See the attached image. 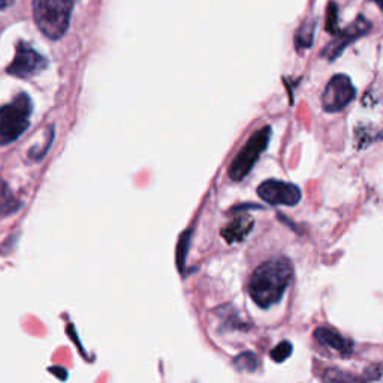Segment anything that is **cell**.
<instances>
[{"instance_id":"cell-1","label":"cell","mask_w":383,"mask_h":383,"mask_svg":"<svg viewBox=\"0 0 383 383\" xmlns=\"http://www.w3.org/2000/svg\"><path fill=\"white\" fill-rule=\"evenodd\" d=\"M293 277L292 262L284 256H276L260 264L249 280V295L260 309L277 304Z\"/></svg>"},{"instance_id":"cell-2","label":"cell","mask_w":383,"mask_h":383,"mask_svg":"<svg viewBox=\"0 0 383 383\" xmlns=\"http://www.w3.org/2000/svg\"><path fill=\"white\" fill-rule=\"evenodd\" d=\"M72 0H34V17L43 36L57 41L67 34L72 17Z\"/></svg>"},{"instance_id":"cell-3","label":"cell","mask_w":383,"mask_h":383,"mask_svg":"<svg viewBox=\"0 0 383 383\" xmlns=\"http://www.w3.org/2000/svg\"><path fill=\"white\" fill-rule=\"evenodd\" d=\"M34 104L29 95L21 93L15 99L0 108V144L6 146L17 141L30 126Z\"/></svg>"},{"instance_id":"cell-4","label":"cell","mask_w":383,"mask_h":383,"mask_svg":"<svg viewBox=\"0 0 383 383\" xmlns=\"http://www.w3.org/2000/svg\"><path fill=\"white\" fill-rule=\"evenodd\" d=\"M271 138V127L264 126L262 129L256 130V132L251 135L244 147L238 151L235 159L231 162V165L228 168V175L232 181H242L246 175L250 174L253 169L255 163L260 158L262 153H264L268 147V142Z\"/></svg>"},{"instance_id":"cell-5","label":"cell","mask_w":383,"mask_h":383,"mask_svg":"<svg viewBox=\"0 0 383 383\" xmlns=\"http://www.w3.org/2000/svg\"><path fill=\"white\" fill-rule=\"evenodd\" d=\"M371 29H373L371 21L364 15H358L354 23H350L347 27L337 32L333 41L322 50V57L326 59L328 62L337 60L347 47L352 46V43H355L361 38L367 36L371 32Z\"/></svg>"},{"instance_id":"cell-6","label":"cell","mask_w":383,"mask_h":383,"mask_svg":"<svg viewBox=\"0 0 383 383\" xmlns=\"http://www.w3.org/2000/svg\"><path fill=\"white\" fill-rule=\"evenodd\" d=\"M356 90L347 75L337 74L328 81L322 95V106L326 113H338L355 99Z\"/></svg>"},{"instance_id":"cell-7","label":"cell","mask_w":383,"mask_h":383,"mask_svg":"<svg viewBox=\"0 0 383 383\" xmlns=\"http://www.w3.org/2000/svg\"><path fill=\"white\" fill-rule=\"evenodd\" d=\"M48 68V60L39 54L30 43L20 41L17 43L15 59L9 64L8 74L17 76V78H30L43 69Z\"/></svg>"},{"instance_id":"cell-8","label":"cell","mask_w":383,"mask_h":383,"mask_svg":"<svg viewBox=\"0 0 383 383\" xmlns=\"http://www.w3.org/2000/svg\"><path fill=\"white\" fill-rule=\"evenodd\" d=\"M258 196L271 205L295 207L301 201V190L298 186L280 180H267L259 184Z\"/></svg>"},{"instance_id":"cell-9","label":"cell","mask_w":383,"mask_h":383,"mask_svg":"<svg viewBox=\"0 0 383 383\" xmlns=\"http://www.w3.org/2000/svg\"><path fill=\"white\" fill-rule=\"evenodd\" d=\"M314 338L317 343H321L325 347H330L343 356H349L354 352V343L344 338L342 334L331 330V328L321 326L314 331Z\"/></svg>"},{"instance_id":"cell-10","label":"cell","mask_w":383,"mask_h":383,"mask_svg":"<svg viewBox=\"0 0 383 383\" xmlns=\"http://www.w3.org/2000/svg\"><path fill=\"white\" fill-rule=\"evenodd\" d=\"M255 221L253 217L249 214H239L234 217L231 222H229L222 229V237L226 239V243L234 244V243H242L246 239V237L251 232L253 229Z\"/></svg>"},{"instance_id":"cell-11","label":"cell","mask_w":383,"mask_h":383,"mask_svg":"<svg viewBox=\"0 0 383 383\" xmlns=\"http://www.w3.org/2000/svg\"><path fill=\"white\" fill-rule=\"evenodd\" d=\"M314 34H316V20L312 17L302 20V23L300 25L297 32H295V36H293V43L297 51L309 50L313 46Z\"/></svg>"},{"instance_id":"cell-12","label":"cell","mask_w":383,"mask_h":383,"mask_svg":"<svg viewBox=\"0 0 383 383\" xmlns=\"http://www.w3.org/2000/svg\"><path fill=\"white\" fill-rule=\"evenodd\" d=\"M232 365L238 371H246V373H255L259 365V358L253 352H243L234 358Z\"/></svg>"},{"instance_id":"cell-13","label":"cell","mask_w":383,"mask_h":383,"mask_svg":"<svg viewBox=\"0 0 383 383\" xmlns=\"http://www.w3.org/2000/svg\"><path fill=\"white\" fill-rule=\"evenodd\" d=\"M0 188H2L0 190V213L9 214L17 211L21 207V202L14 198V195L9 192L8 186L4 181H0Z\"/></svg>"},{"instance_id":"cell-14","label":"cell","mask_w":383,"mask_h":383,"mask_svg":"<svg viewBox=\"0 0 383 383\" xmlns=\"http://www.w3.org/2000/svg\"><path fill=\"white\" fill-rule=\"evenodd\" d=\"M338 14H340V11H338L337 2L331 0V2L328 4L326 13H325V32L333 36L338 30H340V25H338Z\"/></svg>"},{"instance_id":"cell-15","label":"cell","mask_w":383,"mask_h":383,"mask_svg":"<svg viewBox=\"0 0 383 383\" xmlns=\"http://www.w3.org/2000/svg\"><path fill=\"white\" fill-rule=\"evenodd\" d=\"M322 379L325 382H359V380H363V379L355 376V375L346 373V371L337 370V368H328L323 373Z\"/></svg>"},{"instance_id":"cell-16","label":"cell","mask_w":383,"mask_h":383,"mask_svg":"<svg viewBox=\"0 0 383 383\" xmlns=\"http://www.w3.org/2000/svg\"><path fill=\"white\" fill-rule=\"evenodd\" d=\"M292 350H293L292 343L288 340H283L271 350L270 356L272 358V361H276V363H283V361H286L292 355Z\"/></svg>"},{"instance_id":"cell-17","label":"cell","mask_w":383,"mask_h":383,"mask_svg":"<svg viewBox=\"0 0 383 383\" xmlns=\"http://www.w3.org/2000/svg\"><path fill=\"white\" fill-rule=\"evenodd\" d=\"M190 235H192V231L184 232L180 237V242L177 246V264L180 270H183V267L186 265V258H188V250L190 244Z\"/></svg>"},{"instance_id":"cell-18","label":"cell","mask_w":383,"mask_h":383,"mask_svg":"<svg viewBox=\"0 0 383 383\" xmlns=\"http://www.w3.org/2000/svg\"><path fill=\"white\" fill-rule=\"evenodd\" d=\"M383 376V365L382 364H373L365 368L364 379L365 380H377Z\"/></svg>"},{"instance_id":"cell-19","label":"cell","mask_w":383,"mask_h":383,"mask_svg":"<svg viewBox=\"0 0 383 383\" xmlns=\"http://www.w3.org/2000/svg\"><path fill=\"white\" fill-rule=\"evenodd\" d=\"M11 4H13V0H0V9H6Z\"/></svg>"},{"instance_id":"cell-20","label":"cell","mask_w":383,"mask_h":383,"mask_svg":"<svg viewBox=\"0 0 383 383\" xmlns=\"http://www.w3.org/2000/svg\"><path fill=\"white\" fill-rule=\"evenodd\" d=\"M371 2H373V4L382 11V13H383V0H371Z\"/></svg>"}]
</instances>
